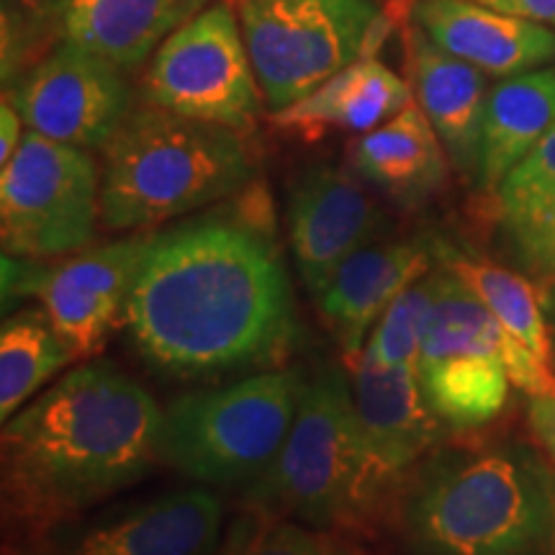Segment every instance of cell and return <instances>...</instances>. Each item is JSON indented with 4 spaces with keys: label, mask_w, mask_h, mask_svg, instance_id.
<instances>
[{
    "label": "cell",
    "mask_w": 555,
    "mask_h": 555,
    "mask_svg": "<svg viewBox=\"0 0 555 555\" xmlns=\"http://www.w3.org/2000/svg\"><path fill=\"white\" fill-rule=\"evenodd\" d=\"M131 345L170 378L283 367L296 343L294 291L258 221L211 217L155 234L131 288Z\"/></svg>",
    "instance_id": "1"
},
{
    "label": "cell",
    "mask_w": 555,
    "mask_h": 555,
    "mask_svg": "<svg viewBox=\"0 0 555 555\" xmlns=\"http://www.w3.org/2000/svg\"><path fill=\"white\" fill-rule=\"evenodd\" d=\"M163 409L116 365L62 376L3 427V555L95 512L163 461Z\"/></svg>",
    "instance_id": "2"
},
{
    "label": "cell",
    "mask_w": 555,
    "mask_h": 555,
    "mask_svg": "<svg viewBox=\"0 0 555 555\" xmlns=\"http://www.w3.org/2000/svg\"><path fill=\"white\" fill-rule=\"evenodd\" d=\"M380 535L391 555H555V470L517 440L435 448Z\"/></svg>",
    "instance_id": "3"
},
{
    "label": "cell",
    "mask_w": 555,
    "mask_h": 555,
    "mask_svg": "<svg viewBox=\"0 0 555 555\" xmlns=\"http://www.w3.org/2000/svg\"><path fill=\"white\" fill-rule=\"evenodd\" d=\"M399 489L367 442L352 386L337 367H322L307 380L273 466L242 491V509L367 543L380 538Z\"/></svg>",
    "instance_id": "4"
},
{
    "label": "cell",
    "mask_w": 555,
    "mask_h": 555,
    "mask_svg": "<svg viewBox=\"0 0 555 555\" xmlns=\"http://www.w3.org/2000/svg\"><path fill=\"white\" fill-rule=\"evenodd\" d=\"M101 150V224L111 232H150L232 196L253 176L240 131L147 103Z\"/></svg>",
    "instance_id": "5"
},
{
    "label": "cell",
    "mask_w": 555,
    "mask_h": 555,
    "mask_svg": "<svg viewBox=\"0 0 555 555\" xmlns=\"http://www.w3.org/2000/svg\"><path fill=\"white\" fill-rule=\"evenodd\" d=\"M422 397L442 427L470 433L494 422L509 386L555 399L551 363L519 343L453 273L435 266V309L416 363Z\"/></svg>",
    "instance_id": "6"
},
{
    "label": "cell",
    "mask_w": 555,
    "mask_h": 555,
    "mask_svg": "<svg viewBox=\"0 0 555 555\" xmlns=\"http://www.w3.org/2000/svg\"><path fill=\"white\" fill-rule=\"evenodd\" d=\"M307 380L296 367H273L178 397L163 409V463L201 486L249 489L281 453Z\"/></svg>",
    "instance_id": "7"
},
{
    "label": "cell",
    "mask_w": 555,
    "mask_h": 555,
    "mask_svg": "<svg viewBox=\"0 0 555 555\" xmlns=\"http://www.w3.org/2000/svg\"><path fill=\"white\" fill-rule=\"evenodd\" d=\"M240 29L270 111L301 101L384 44L391 21L373 0H240Z\"/></svg>",
    "instance_id": "8"
},
{
    "label": "cell",
    "mask_w": 555,
    "mask_h": 555,
    "mask_svg": "<svg viewBox=\"0 0 555 555\" xmlns=\"http://www.w3.org/2000/svg\"><path fill=\"white\" fill-rule=\"evenodd\" d=\"M101 219V178L93 157L73 144L26 131L0 168L3 255L26 260L80 253Z\"/></svg>",
    "instance_id": "9"
},
{
    "label": "cell",
    "mask_w": 555,
    "mask_h": 555,
    "mask_svg": "<svg viewBox=\"0 0 555 555\" xmlns=\"http://www.w3.org/2000/svg\"><path fill=\"white\" fill-rule=\"evenodd\" d=\"M258 88L245 37L227 3L208 5L172 31L139 82L147 106L232 131L255 127L262 106Z\"/></svg>",
    "instance_id": "10"
},
{
    "label": "cell",
    "mask_w": 555,
    "mask_h": 555,
    "mask_svg": "<svg viewBox=\"0 0 555 555\" xmlns=\"http://www.w3.org/2000/svg\"><path fill=\"white\" fill-rule=\"evenodd\" d=\"M155 232L80 249L57 266H37L3 255V301L37 296L75 360L90 358L106 343L124 311Z\"/></svg>",
    "instance_id": "11"
},
{
    "label": "cell",
    "mask_w": 555,
    "mask_h": 555,
    "mask_svg": "<svg viewBox=\"0 0 555 555\" xmlns=\"http://www.w3.org/2000/svg\"><path fill=\"white\" fill-rule=\"evenodd\" d=\"M5 101L31 131L80 150L103 147L131 114L127 73L67 39L26 69Z\"/></svg>",
    "instance_id": "12"
},
{
    "label": "cell",
    "mask_w": 555,
    "mask_h": 555,
    "mask_svg": "<svg viewBox=\"0 0 555 555\" xmlns=\"http://www.w3.org/2000/svg\"><path fill=\"white\" fill-rule=\"evenodd\" d=\"M224 502L208 486L95 509L16 555H217Z\"/></svg>",
    "instance_id": "13"
},
{
    "label": "cell",
    "mask_w": 555,
    "mask_h": 555,
    "mask_svg": "<svg viewBox=\"0 0 555 555\" xmlns=\"http://www.w3.org/2000/svg\"><path fill=\"white\" fill-rule=\"evenodd\" d=\"M363 183L350 168L311 165L291 189L288 240L309 296H322L337 270L384 234L386 214Z\"/></svg>",
    "instance_id": "14"
},
{
    "label": "cell",
    "mask_w": 555,
    "mask_h": 555,
    "mask_svg": "<svg viewBox=\"0 0 555 555\" xmlns=\"http://www.w3.org/2000/svg\"><path fill=\"white\" fill-rule=\"evenodd\" d=\"M433 268V242L399 240L360 249L337 270L317 301L324 327L350 367L363 356L367 337L388 307Z\"/></svg>",
    "instance_id": "15"
},
{
    "label": "cell",
    "mask_w": 555,
    "mask_h": 555,
    "mask_svg": "<svg viewBox=\"0 0 555 555\" xmlns=\"http://www.w3.org/2000/svg\"><path fill=\"white\" fill-rule=\"evenodd\" d=\"M412 21L437 47L494 78L530 73L555 60V29L470 0H416Z\"/></svg>",
    "instance_id": "16"
},
{
    "label": "cell",
    "mask_w": 555,
    "mask_h": 555,
    "mask_svg": "<svg viewBox=\"0 0 555 555\" xmlns=\"http://www.w3.org/2000/svg\"><path fill=\"white\" fill-rule=\"evenodd\" d=\"M404 39L414 101L440 137L453 168L463 176H474L491 90L486 73L437 47L420 26L406 29Z\"/></svg>",
    "instance_id": "17"
},
{
    "label": "cell",
    "mask_w": 555,
    "mask_h": 555,
    "mask_svg": "<svg viewBox=\"0 0 555 555\" xmlns=\"http://www.w3.org/2000/svg\"><path fill=\"white\" fill-rule=\"evenodd\" d=\"M352 399L373 453L399 486L437 448L440 422L422 397L416 367H352Z\"/></svg>",
    "instance_id": "18"
},
{
    "label": "cell",
    "mask_w": 555,
    "mask_h": 555,
    "mask_svg": "<svg viewBox=\"0 0 555 555\" xmlns=\"http://www.w3.org/2000/svg\"><path fill=\"white\" fill-rule=\"evenodd\" d=\"M446 155L425 111L412 101L378 129L352 139L347 165L399 206H422L446 185Z\"/></svg>",
    "instance_id": "19"
},
{
    "label": "cell",
    "mask_w": 555,
    "mask_h": 555,
    "mask_svg": "<svg viewBox=\"0 0 555 555\" xmlns=\"http://www.w3.org/2000/svg\"><path fill=\"white\" fill-rule=\"evenodd\" d=\"M414 101L409 80H401L376 54L363 57L317 90L270 114V124L283 131L319 137L324 131L367 134L404 111Z\"/></svg>",
    "instance_id": "20"
},
{
    "label": "cell",
    "mask_w": 555,
    "mask_h": 555,
    "mask_svg": "<svg viewBox=\"0 0 555 555\" xmlns=\"http://www.w3.org/2000/svg\"><path fill=\"white\" fill-rule=\"evenodd\" d=\"M206 0H65L62 39L75 41L124 73H134L157 47L201 13Z\"/></svg>",
    "instance_id": "21"
},
{
    "label": "cell",
    "mask_w": 555,
    "mask_h": 555,
    "mask_svg": "<svg viewBox=\"0 0 555 555\" xmlns=\"http://www.w3.org/2000/svg\"><path fill=\"white\" fill-rule=\"evenodd\" d=\"M555 127V67L512 75L489 90L486 101L478 183L496 193L509 170Z\"/></svg>",
    "instance_id": "22"
},
{
    "label": "cell",
    "mask_w": 555,
    "mask_h": 555,
    "mask_svg": "<svg viewBox=\"0 0 555 555\" xmlns=\"http://www.w3.org/2000/svg\"><path fill=\"white\" fill-rule=\"evenodd\" d=\"M433 249L437 268H446L448 273H453L519 343L551 363L553 335L545 324L543 298H538L527 278L499 268L489 260L468 258L446 242H433Z\"/></svg>",
    "instance_id": "23"
},
{
    "label": "cell",
    "mask_w": 555,
    "mask_h": 555,
    "mask_svg": "<svg viewBox=\"0 0 555 555\" xmlns=\"http://www.w3.org/2000/svg\"><path fill=\"white\" fill-rule=\"evenodd\" d=\"M44 309H24L0 330V416L13 420L41 386L73 363Z\"/></svg>",
    "instance_id": "24"
},
{
    "label": "cell",
    "mask_w": 555,
    "mask_h": 555,
    "mask_svg": "<svg viewBox=\"0 0 555 555\" xmlns=\"http://www.w3.org/2000/svg\"><path fill=\"white\" fill-rule=\"evenodd\" d=\"M217 555H373L363 538L242 509L229 519Z\"/></svg>",
    "instance_id": "25"
},
{
    "label": "cell",
    "mask_w": 555,
    "mask_h": 555,
    "mask_svg": "<svg viewBox=\"0 0 555 555\" xmlns=\"http://www.w3.org/2000/svg\"><path fill=\"white\" fill-rule=\"evenodd\" d=\"M433 309L435 268L388 307L380 322L373 327L371 337H367L358 363H371L378 367H416L429 319H433Z\"/></svg>",
    "instance_id": "26"
},
{
    "label": "cell",
    "mask_w": 555,
    "mask_h": 555,
    "mask_svg": "<svg viewBox=\"0 0 555 555\" xmlns=\"http://www.w3.org/2000/svg\"><path fill=\"white\" fill-rule=\"evenodd\" d=\"M62 13L65 0H3L0 60L5 90L54 50V39H62Z\"/></svg>",
    "instance_id": "27"
},
{
    "label": "cell",
    "mask_w": 555,
    "mask_h": 555,
    "mask_svg": "<svg viewBox=\"0 0 555 555\" xmlns=\"http://www.w3.org/2000/svg\"><path fill=\"white\" fill-rule=\"evenodd\" d=\"M494 198L502 221L525 217L555 201V127L509 170Z\"/></svg>",
    "instance_id": "28"
},
{
    "label": "cell",
    "mask_w": 555,
    "mask_h": 555,
    "mask_svg": "<svg viewBox=\"0 0 555 555\" xmlns=\"http://www.w3.org/2000/svg\"><path fill=\"white\" fill-rule=\"evenodd\" d=\"M502 224L517 266L543 288L555 283V201Z\"/></svg>",
    "instance_id": "29"
},
{
    "label": "cell",
    "mask_w": 555,
    "mask_h": 555,
    "mask_svg": "<svg viewBox=\"0 0 555 555\" xmlns=\"http://www.w3.org/2000/svg\"><path fill=\"white\" fill-rule=\"evenodd\" d=\"M470 3L506 13V16L538 21L555 29V0H470Z\"/></svg>",
    "instance_id": "30"
},
{
    "label": "cell",
    "mask_w": 555,
    "mask_h": 555,
    "mask_svg": "<svg viewBox=\"0 0 555 555\" xmlns=\"http://www.w3.org/2000/svg\"><path fill=\"white\" fill-rule=\"evenodd\" d=\"M527 416H530L532 433L547 453L553 455L555 461V399L553 397H530V404H527Z\"/></svg>",
    "instance_id": "31"
},
{
    "label": "cell",
    "mask_w": 555,
    "mask_h": 555,
    "mask_svg": "<svg viewBox=\"0 0 555 555\" xmlns=\"http://www.w3.org/2000/svg\"><path fill=\"white\" fill-rule=\"evenodd\" d=\"M21 116L18 111L11 106V101L3 99V106H0V168H3L9 159L16 155L21 144Z\"/></svg>",
    "instance_id": "32"
},
{
    "label": "cell",
    "mask_w": 555,
    "mask_h": 555,
    "mask_svg": "<svg viewBox=\"0 0 555 555\" xmlns=\"http://www.w3.org/2000/svg\"><path fill=\"white\" fill-rule=\"evenodd\" d=\"M543 311H545L547 324H551V335L555 339V283H551V286L545 288V294H543Z\"/></svg>",
    "instance_id": "33"
}]
</instances>
